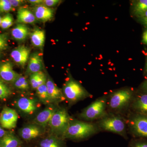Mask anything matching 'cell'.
Wrapping results in <instances>:
<instances>
[{"mask_svg":"<svg viewBox=\"0 0 147 147\" xmlns=\"http://www.w3.org/2000/svg\"><path fill=\"white\" fill-rule=\"evenodd\" d=\"M13 24V17L10 13H8L4 16L2 19L1 27L3 29H8Z\"/></svg>","mask_w":147,"mask_h":147,"instance_id":"27","label":"cell"},{"mask_svg":"<svg viewBox=\"0 0 147 147\" xmlns=\"http://www.w3.org/2000/svg\"><path fill=\"white\" fill-rule=\"evenodd\" d=\"M8 132L5 131L1 126H0V139L5 136Z\"/></svg>","mask_w":147,"mask_h":147,"instance_id":"37","label":"cell"},{"mask_svg":"<svg viewBox=\"0 0 147 147\" xmlns=\"http://www.w3.org/2000/svg\"><path fill=\"white\" fill-rule=\"evenodd\" d=\"M11 93L10 90L8 87L0 80V99H6L9 97Z\"/></svg>","mask_w":147,"mask_h":147,"instance_id":"28","label":"cell"},{"mask_svg":"<svg viewBox=\"0 0 147 147\" xmlns=\"http://www.w3.org/2000/svg\"><path fill=\"white\" fill-rule=\"evenodd\" d=\"M14 8L8 0H0V13H6L13 11Z\"/></svg>","mask_w":147,"mask_h":147,"instance_id":"29","label":"cell"},{"mask_svg":"<svg viewBox=\"0 0 147 147\" xmlns=\"http://www.w3.org/2000/svg\"><path fill=\"white\" fill-rule=\"evenodd\" d=\"M108 100V97L105 96L96 99L82 110L79 117L87 121L100 119L108 115L106 112Z\"/></svg>","mask_w":147,"mask_h":147,"instance_id":"2","label":"cell"},{"mask_svg":"<svg viewBox=\"0 0 147 147\" xmlns=\"http://www.w3.org/2000/svg\"><path fill=\"white\" fill-rule=\"evenodd\" d=\"M11 4L14 8V7H17L23 4L24 3V1L22 0H9Z\"/></svg>","mask_w":147,"mask_h":147,"instance_id":"33","label":"cell"},{"mask_svg":"<svg viewBox=\"0 0 147 147\" xmlns=\"http://www.w3.org/2000/svg\"><path fill=\"white\" fill-rule=\"evenodd\" d=\"M137 18L140 23L147 28V11Z\"/></svg>","mask_w":147,"mask_h":147,"instance_id":"32","label":"cell"},{"mask_svg":"<svg viewBox=\"0 0 147 147\" xmlns=\"http://www.w3.org/2000/svg\"><path fill=\"white\" fill-rule=\"evenodd\" d=\"M32 5H41V3H43V1L42 0H30L28 1Z\"/></svg>","mask_w":147,"mask_h":147,"instance_id":"34","label":"cell"},{"mask_svg":"<svg viewBox=\"0 0 147 147\" xmlns=\"http://www.w3.org/2000/svg\"><path fill=\"white\" fill-rule=\"evenodd\" d=\"M31 40L35 47L43 48L45 39V32L42 30L36 29L31 34Z\"/></svg>","mask_w":147,"mask_h":147,"instance_id":"22","label":"cell"},{"mask_svg":"<svg viewBox=\"0 0 147 147\" xmlns=\"http://www.w3.org/2000/svg\"><path fill=\"white\" fill-rule=\"evenodd\" d=\"M38 147H65L63 139L51 134L39 142Z\"/></svg>","mask_w":147,"mask_h":147,"instance_id":"19","label":"cell"},{"mask_svg":"<svg viewBox=\"0 0 147 147\" xmlns=\"http://www.w3.org/2000/svg\"><path fill=\"white\" fill-rule=\"evenodd\" d=\"M16 105L18 110L26 115H32L38 108L37 100L26 97L20 98L17 99Z\"/></svg>","mask_w":147,"mask_h":147,"instance_id":"11","label":"cell"},{"mask_svg":"<svg viewBox=\"0 0 147 147\" xmlns=\"http://www.w3.org/2000/svg\"><path fill=\"white\" fill-rule=\"evenodd\" d=\"M8 40V34H0V52L5 50L7 48Z\"/></svg>","mask_w":147,"mask_h":147,"instance_id":"30","label":"cell"},{"mask_svg":"<svg viewBox=\"0 0 147 147\" xmlns=\"http://www.w3.org/2000/svg\"><path fill=\"white\" fill-rule=\"evenodd\" d=\"M61 1L59 0H45L43 1V5L49 7L57 5Z\"/></svg>","mask_w":147,"mask_h":147,"instance_id":"31","label":"cell"},{"mask_svg":"<svg viewBox=\"0 0 147 147\" xmlns=\"http://www.w3.org/2000/svg\"><path fill=\"white\" fill-rule=\"evenodd\" d=\"M43 68V61L42 57L38 53H33L29 59L27 72L31 74L42 71Z\"/></svg>","mask_w":147,"mask_h":147,"instance_id":"17","label":"cell"},{"mask_svg":"<svg viewBox=\"0 0 147 147\" xmlns=\"http://www.w3.org/2000/svg\"><path fill=\"white\" fill-rule=\"evenodd\" d=\"M132 107L138 114L147 116V94L141 93L134 97Z\"/></svg>","mask_w":147,"mask_h":147,"instance_id":"15","label":"cell"},{"mask_svg":"<svg viewBox=\"0 0 147 147\" xmlns=\"http://www.w3.org/2000/svg\"><path fill=\"white\" fill-rule=\"evenodd\" d=\"M72 119L65 108L58 107L48 124L51 134L62 139Z\"/></svg>","mask_w":147,"mask_h":147,"instance_id":"4","label":"cell"},{"mask_svg":"<svg viewBox=\"0 0 147 147\" xmlns=\"http://www.w3.org/2000/svg\"><path fill=\"white\" fill-rule=\"evenodd\" d=\"M62 92L65 99L71 105L92 96L79 82L72 78L65 82Z\"/></svg>","mask_w":147,"mask_h":147,"instance_id":"3","label":"cell"},{"mask_svg":"<svg viewBox=\"0 0 147 147\" xmlns=\"http://www.w3.org/2000/svg\"><path fill=\"white\" fill-rule=\"evenodd\" d=\"M33 11L36 18L43 23L51 21L54 17L53 9L43 5L36 6Z\"/></svg>","mask_w":147,"mask_h":147,"instance_id":"16","label":"cell"},{"mask_svg":"<svg viewBox=\"0 0 147 147\" xmlns=\"http://www.w3.org/2000/svg\"><path fill=\"white\" fill-rule=\"evenodd\" d=\"M97 125L100 129L113 132L125 138L127 136L126 123L121 116L108 115L100 119Z\"/></svg>","mask_w":147,"mask_h":147,"instance_id":"6","label":"cell"},{"mask_svg":"<svg viewBox=\"0 0 147 147\" xmlns=\"http://www.w3.org/2000/svg\"><path fill=\"white\" fill-rule=\"evenodd\" d=\"M131 11L134 16L139 17L147 11V0L133 1L131 4Z\"/></svg>","mask_w":147,"mask_h":147,"instance_id":"23","label":"cell"},{"mask_svg":"<svg viewBox=\"0 0 147 147\" xmlns=\"http://www.w3.org/2000/svg\"><path fill=\"white\" fill-rule=\"evenodd\" d=\"M36 95L40 101L46 105L51 104L49 99L46 83L36 89Z\"/></svg>","mask_w":147,"mask_h":147,"instance_id":"25","label":"cell"},{"mask_svg":"<svg viewBox=\"0 0 147 147\" xmlns=\"http://www.w3.org/2000/svg\"><path fill=\"white\" fill-rule=\"evenodd\" d=\"M2 19V18L0 16V26H1V24Z\"/></svg>","mask_w":147,"mask_h":147,"instance_id":"40","label":"cell"},{"mask_svg":"<svg viewBox=\"0 0 147 147\" xmlns=\"http://www.w3.org/2000/svg\"><path fill=\"white\" fill-rule=\"evenodd\" d=\"M47 78L42 71L30 74V83L33 88L36 89L41 85L45 84Z\"/></svg>","mask_w":147,"mask_h":147,"instance_id":"24","label":"cell"},{"mask_svg":"<svg viewBox=\"0 0 147 147\" xmlns=\"http://www.w3.org/2000/svg\"><path fill=\"white\" fill-rule=\"evenodd\" d=\"M141 89L142 92L147 94V80L142 83L141 85Z\"/></svg>","mask_w":147,"mask_h":147,"instance_id":"35","label":"cell"},{"mask_svg":"<svg viewBox=\"0 0 147 147\" xmlns=\"http://www.w3.org/2000/svg\"><path fill=\"white\" fill-rule=\"evenodd\" d=\"M30 53V50L28 47L20 45L11 51V56L16 63L24 67L28 60Z\"/></svg>","mask_w":147,"mask_h":147,"instance_id":"12","label":"cell"},{"mask_svg":"<svg viewBox=\"0 0 147 147\" xmlns=\"http://www.w3.org/2000/svg\"><path fill=\"white\" fill-rule=\"evenodd\" d=\"M20 75L13 70L10 62L0 64V78L5 82L13 83Z\"/></svg>","mask_w":147,"mask_h":147,"instance_id":"14","label":"cell"},{"mask_svg":"<svg viewBox=\"0 0 147 147\" xmlns=\"http://www.w3.org/2000/svg\"><path fill=\"white\" fill-rule=\"evenodd\" d=\"M30 32L28 27L24 24L16 25L11 31V35L17 41H24L28 36Z\"/></svg>","mask_w":147,"mask_h":147,"instance_id":"20","label":"cell"},{"mask_svg":"<svg viewBox=\"0 0 147 147\" xmlns=\"http://www.w3.org/2000/svg\"><path fill=\"white\" fill-rule=\"evenodd\" d=\"M97 124L72 119L62 139L80 140L86 139L98 133Z\"/></svg>","mask_w":147,"mask_h":147,"instance_id":"1","label":"cell"},{"mask_svg":"<svg viewBox=\"0 0 147 147\" xmlns=\"http://www.w3.org/2000/svg\"><path fill=\"white\" fill-rule=\"evenodd\" d=\"M132 147H147V142H138Z\"/></svg>","mask_w":147,"mask_h":147,"instance_id":"36","label":"cell"},{"mask_svg":"<svg viewBox=\"0 0 147 147\" xmlns=\"http://www.w3.org/2000/svg\"><path fill=\"white\" fill-rule=\"evenodd\" d=\"M18 115L15 110L5 107L0 114V124L3 128L11 129L16 127Z\"/></svg>","mask_w":147,"mask_h":147,"instance_id":"8","label":"cell"},{"mask_svg":"<svg viewBox=\"0 0 147 147\" xmlns=\"http://www.w3.org/2000/svg\"><path fill=\"white\" fill-rule=\"evenodd\" d=\"M131 132L137 137L147 138V116L137 114L129 120Z\"/></svg>","mask_w":147,"mask_h":147,"instance_id":"7","label":"cell"},{"mask_svg":"<svg viewBox=\"0 0 147 147\" xmlns=\"http://www.w3.org/2000/svg\"><path fill=\"white\" fill-rule=\"evenodd\" d=\"M22 143L19 138L9 132L0 139V147H19Z\"/></svg>","mask_w":147,"mask_h":147,"instance_id":"21","label":"cell"},{"mask_svg":"<svg viewBox=\"0 0 147 147\" xmlns=\"http://www.w3.org/2000/svg\"><path fill=\"white\" fill-rule=\"evenodd\" d=\"M142 42L147 45V30H146L143 34Z\"/></svg>","mask_w":147,"mask_h":147,"instance_id":"38","label":"cell"},{"mask_svg":"<svg viewBox=\"0 0 147 147\" xmlns=\"http://www.w3.org/2000/svg\"><path fill=\"white\" fill-rule=\"evenodd\" d=\"M145 72L146 74H147V58L146 61V65H145Z\"/></svg>","mask_w":147,"mask_h":147,"instance_id":"39","label":"cell"},{"mask_svg":"<svg viewBox=\"0 0 147 147\" xmlns=\"http://www.w3.org/2000/svg\"><path fill=\"white\" fill-rule=\"evenodd\" d=\"M13 83L15 88L21 90L28 91L30 88L28 81L26 77L21 75Z\"/></svg>","mask_w":147,"mask_h":147,"instance_id":"26","label":"cell"},{"mask_svg":"<svg viewBox=\"0 0 147 147\" xmlns=\"http://www.w3.org/2000/svg\"><path fill=\"white\" fill-rule=\"evenodd\" d=\"M58 108V107L52 104L48 105L37 115L34 119V124L43 128L48 125L50 120Z\"/></svg>","mask_w":147,"mask_h":147,"instance_id":"10","label":"cell"},{"mask_svg":"<svg viewBox=\"0 0 147 147\" xmlns=\"http://www.w3.org/2000/svg\"><path fill=\"white\" fill-rule=\"evenodd\" d=\"M17 21L19 24H32L36 21L34 13L28 8L22 7L19 8L17 12Z\"/></svg>","mask_w":147,"mask_h":147,"instance_id":"18","label":"cell"},{"mask_svg":"<svg viewBox=\"0 0 147 147\" xmlns=\"http://www.w3.org/2000/svg\"><path fill=\"white\" fill-rule=\"evenodd\" d=\"M46 85L51 104H57L65 100L63 92L57 86L52 79L47 78Z\"/></svg>","mask_w":147,"mask_h":147,"instance_id":"13","label":"cell"},{"mask_svg":"<svg viewBox=\"0 0 147 147\" xmlns=\"http://www.w3.org/2000/svg\"><path fill=\"white\" fill-rule=\"evenodd\" d=\"M43 127L37 125L33 124L29 125L19 130V134L25 141H30L36 139L44 133Z\"/></svg>","mask_w":147,"mask_h":147,"instance_id":"9","label":"cell"},{"mask_svg":"<svg viewBox=\"0 0 147 147\" xmlns=\"http://www.w3.org/2000/svg\"><path fill=\"white\" fill-rule=\"evenodd\" d=\"M131 90L124 88L113 92L109 96L108 105L110 110L115 112H121L125 110L134 98Z\"/></svg>","mask_w":147,"mask_h":147,"instance_id":"5","label":"cell"}]
</instances>
